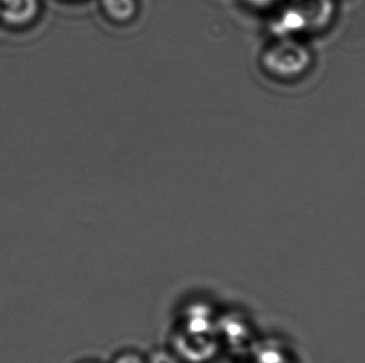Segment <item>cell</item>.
<instances>
[{"mask_svg": "<svg viewBox=\"0 0 365 363\" xmlns=\"http://www.w3.org/2000/svg\"><path fill=\"white\" fill-rule=\"evenodd\" d=\"M256 363H292L286 352L274 344H264L257 349Z\"/></svg>", "mask_w": 365, "mask_h": 363, "instance_id": "52a82bcc", "label": "cell"}, {"mask_svg": "<svg viewBox=\"0 0 365 363\" xmlns=\"http://www.w3.org/2000/svg\"><path fill=\"white\" fill-rule=\"evenodd\" d=\"M241 1L248 9L269 14L271 11L277 9L279 5L283 4L286 0H241Z\"/></svg>", "mask_w": 365, "mask_h": 363, "instance_id": "ba28073f", "label": "cell"}, {"mask_svg": "<svg viewBox=\"0 0 365 363\" xmlns=\"http://www.w3.org/2000/svg\"><path fill=\"white\" fill-rule=\"evenodd\" d=\"M175 344L183 359L190 361H205L211 357L217 349L213 335H192L183 331L176 336Z\"/></svg>", "mask_w": 365, "mask_h": 363, "instance_id": "7a4b0ae2", "label": "cell"}, {"mask_svg": "<svg viewBox=\"0 0 365 363\" xmlns=\"http://www.w3.org/2000/svg\"><path fill=\"white\" fill-rule=\"evenodd\" d=\"M105 19L119 26L133 24L141 10L140 0H99Z\"/></svg>", "mask_w": 365, "mask_h": 363, "instance_id": "3957f363", "label": "cell"}, {"mask_svg": "<svg viewBox=\"0 0 365 363\" xmlns=\"http://www.w3.org/2000/svg\"><path fill=\"white\" fill-rule=\"evenodd\" d=\"M148 363H180V361L166 351H158L151 354Z\"/></svg>", "mask_w": 365, "mask_h": 363, "instance_id": "9c48e42d", "label": "cell"}, {"mask_svg": "<svg viewBox=\"0 0 365 363\" xmlns=\"http://www.w3.org/2000/svg\"><path fill=\"white\" fill-rule=\"evenodd\" d=\"M211 309L206 305L196 304L188 307L183 319V332L192 335H213L216 331Z\"/></svg>", "mask_w": 365, "mask_h": 363, "instance_id": "5b68a950", "label": "cell"}, {"mask_svg": "<svg viewBox=\"0 0 365 363\" xmlns=\"http://www.w3.org/2000/svg\"><path fill=\"white\" fill-rule=\"evenodd\" d=\"M38 11L39 0H0V18L8 24H26Z\"/></svg>", "mask_w": 365, "mask_h": 363, "instance_id": "277c9868", "label": "cell"}, {"mask_svg": "<svg viewBox=\"0 0 365 363\" xmlns=\"http://www.w3.org/2000/svg\"><path fill=\"white\" fill-rule=\"evenodd\" d=\"M262 73L277 83H294L312 70L314 55L303 38H269L258 58Z\"/></svg>", "mask_w": 365, "mask_h": 363, "instance_id": "6da1fadb", "label": "cell"}, {"mask_svg": "<svg viewBox=\"0 0 365 363\" xmlns=\"http://www.w3.org/2000/svg\"><path fill=\"white\" fill-rule=\"evenodd\" d=\"M115 363H146L141 357L136 354H128L120 356L119 359L115 361Z\"/></svg>", "mask_w": 365, "mask_h": 363, "instance_id": "30bf717a", "label": "cell"}, {"mask_svg": "<svg viewBox=\"0 0 365 363\" xmlns=\"http://www.w3.org/2000/svg\"><path fill=\"white\" fill-rule=\"evenodd\" d=\"M218 331H221L223 337L227 340L230 344H245L248 335V327L245 321L237 319L235 316H230L223 320L222 324L217 326Z\"/></svg>", "mask_w": 365, "mask_h": 363, "instance_id": "8992f818", "label": "cell"}]
</instances>
